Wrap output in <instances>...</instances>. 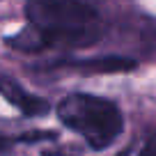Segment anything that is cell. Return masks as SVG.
Masks as SVG:
<instances>
[{"label":"cell","instance_id":"obj_5","mask_svg":"<svg viewBox=\"0 0 156 156\" xmlns=\"http://www.w3.org/2000/svg\"><path fill=\"white\" fill-rule=\"evenodd\" d=\"M119 156H156V136H147L140 145L126 147Z\"/></svg>","mask_w":156,"mask_h":156},{"label":"cell","instance_id":"obj_2","mask_svg":"<svg viewBox=\"0 0 156 156\" xmlns=\"http://www.w3.org/2000/svg\"><path fill=\"white\" fill-rule=\"evenodd\" d=\"M58 117L67 129L83 136L92 149L101 151L119 138L124 119L119 108L103 97L69 94L58 103Z\"/></svg>","mask_w":156,"mask_h":156},{"label":"cell","instance_id":"obj_8","mask_svg":"<svg viewBox=\"0 0 156 156\" xmlns=\"http://www.w3.org/2000/svg\"><path fill=\"white\" fill-rule=\"evenodd\" d=\"M46 156H64V154H46Z\"/></svg>","mask_w":156,"mask_h":156},{"label":"cell","instance_id":"obj_4","mask_svg":"<svg viewBox=\"0 0 156 156\" xmlns=\"http://www.w3.org/2000/svg\"><path fill=\"white\" fill-rule=\"evenodd\" d=\"M58 64L90 73H122L136 69V60L122 58V55H106V58H90V60H60Z\"/></svg>","mask_w":156,"mask_h":156},{"label":"cell","instance_id":"obj_1","mask_svg":"<svg viewBox=\"0 0 156 156\" xmlns=\"http://www.w3.org/2000/svg\"><path fill=\"white\" fill-rule=\"evenodd\" d=\"M28 28L46 46H94L103 34V21L83 0H28Z\"/></svg>","mask_w":156,"mask_h":156},{"label":"cell","instance_id":"obj_6","mask_svg":"<svg viewBox=\"0 0 156 156\" xmlns=\"http://www.w3.org/2000/svg\"><path fill=\"white\" fill-rule=\"evenodd\" d=\"M55 133L51 131H28V133H21L16 136V142H41V140H53Z\"/></svg>","mask_w":156,"mask_h":156},{"label":"cell","instance_id":"obj_3","mask_svg":"<svg viewBox=\"0 0 156 156\" xmlns=\"http://www.w3.org/2000/svg\"><path fill=\"white\" fill-rule=\"evenodd\" d=\"M0 94H2L14 108H19L25 117H41V115H46L48 108H51L44 99L25 92L14 78L7 76V73H0Z\"/></svg>","mask_w":156,"mask_h":156},{"label":"cell","instance_id":"obj_7","mask_svg":"<svg viewBox=\"0 0 156 156\" xmlns=\"http://www.w3.org/2000/svg\"><path fill=\"white\" fill-rule=\"evenodd\" d=\"M12 145H16V138H5V136H0V151H7Z\"/></svg>","mask_w":156,"mask_h":156}]
</instances>
